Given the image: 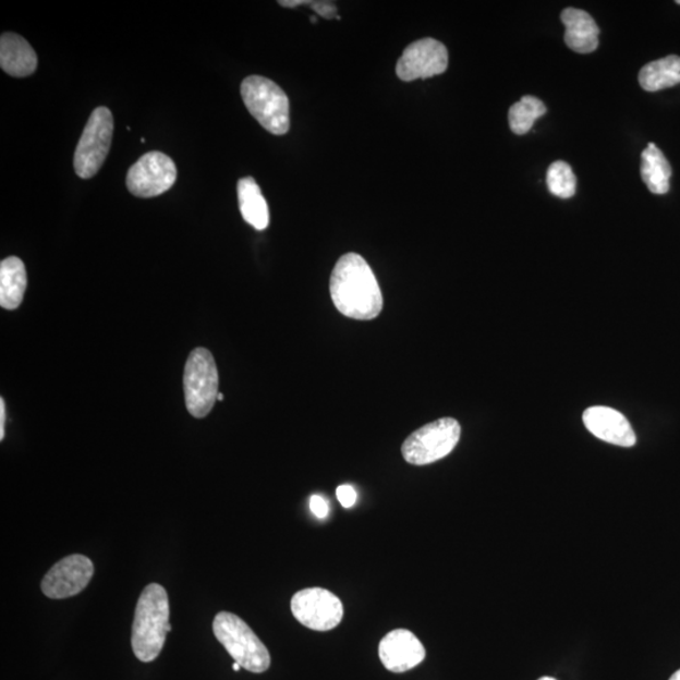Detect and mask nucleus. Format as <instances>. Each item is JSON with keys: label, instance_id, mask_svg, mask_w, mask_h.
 I'll list each match as a JSON object with an SVG mask.
<instances>
[{"label": "nucleus", "instance_id": "14", "mask_svg": "<svg viewBox=\"0 0 680 680\" xmlns=\"http://www.w3.org/2000/svg\"><path fill=\"white\" fill-rule=\"evenodd\" d=\"M564 42L572 51L587 54L597 50L600 28L591 15L576 8H567L561 14Z\"/></svg>", "mask_w": 680, "mask_h": 680}, {"label": "nucleus", "instance_id": "6", "mask_svg": "<svg viewBox=\"0 0 680 680\" xmlns=\"http://www.w3.org/2000/svg\"><path fill=\"white\" fill-rule=\"evenodd\" d=\"M185 406L196 418L206 417L212 411L218 397V369L212 353L196 348L184 368Z\"/></svg>", "mask_w": 680, "mask_h": 680}, {"label": "nucleus", "instance_id": "8", "mask_svg": "<svg viewBox=\"0 0 680 680\" xmlns=\"http://www.w3.org/2000/svg\"><path fill=\"white\" fill-rule=\"evenodd\" d=\"M291 612L305 628L315 631L336 629L343 619V604L330 591L320 587L298 591L291 598Z\"/></svg>", "mask_w": 680, "mask_h": 680}, {"label": "nucleus", "instance_id": "9", "mask_svg": "<svg viewBox=\"0 0 680 680\" xmlns=\"http://www.w3.org/2000/svg\"><path fill=\"white\" fill-rule=\"evenodd\" d=\"M177 175V166L172 159L165 153L150 151L129 169L126 187L136 197H158L173 187Z\"/></svg>", "mask_w": 680, "mask_h": 680}, {"label": "nucleus", "instance_id": "20", "mask_svg": "<svg viewBox=\"0 0 680 680\" xmlns=\"http://www.w3.org/2000/svg\"><path fill=\"white\" fill-rule=\"evenodd\" d=\"M547 112L544 101L534 96H523L521 101L512 105L509 109L508 120L510 131L517 135L527 134L536 120Z\"/></svg>", "mask_w": 680, "mask_h": 680}, {"label": "nucleus", "instance_id": "7", "mask_svg": "<svg viewBox=\"0 0 680 680\" xmlns=\"http://www.w3.org/2000/svg\"><path fill=\"white\" fill-rule=\"evenodd\" d=\"M113 118L108 108L93 111L81 135L74 158L75 172L83 180H90L107 159L112 141Z\"/></svg>", "mask_w": 680, "mask_h": 680}, {"label": "nucleus", "instance_id": "15", "mask_svg": "<svg viewBox=\"0 0 680 680\" xmlns=\"http://www.w3.org/2000/svg\"><path fill=\"white\" fill-rule=\"evenodd\" d=\"M38 59L32 46L17 34H4L0 38V68L13 77L35 74Z\"/></svg>", "mask_w": 680, "mask_h": 680}, {"label": "nucleus", "instance_id": "11", "mask_svg": "<svg viewBox=\"0 0 680 680\" xmlns=\"http://www.w3.org/2000/svg\"><path fill=\"white\" fill-rule=\"evenodd\" d=\"M94 571V563L86 556L71 555L63 558L46 573L44 594L53 600L76 596L90 584Z\"/></svg>", "mask_w": 680, "mask_h": 680}, {"label": "nucleus", "instance_id": "25", "mask_svg": "<svg viewBox=\"0 0 680 680\" xmlns=\"http://www.w3.org/2000/svg\"><path fill=\"white\" fill-rule=\"evenodd\" d=\"M5 436V402L0 399V440H4Z\"/></svg>", "mask_w": 680, "mask_h": 680}, {"label": "nucleus", "instance_id": "13", "mask_svg": "<svg viewBox=\"0 0 680 680\" xmlns=\"http://www.w3.org/2000/svg\"><path fill=\"white\" fill-rule=\"evenodd\" d=\"M582 418L587 430L597 439L621 448H631L636 444L634 428L617 410L604 406L590 408Z\"/></svg>", "mask_w": 680, "mask_h": 680}, {"label": "nucleus", "instance_id": "22", "mask_svg": "<svg viewBox=\"0 0 680 680\" xmlns=\"http://www.w3.org/2000/svg\"><path fill=\"white\" fill-rule=\"evenodd\" d=\"M281 7L293 8L298 5L311 7L315 13H318L320 17L326 20H339L337 7L333 2H324V0H287V2H279Z\"/></svg>", "mask_w": 680, "mask_h": 680}, {"label": "nucleus", "instance_id": "1", "mask_svg": "<svg viewBox=\"0 0 680 680\" xmlns=\"http://www.w3.org/2000/svg\"><path fill=\"white\" fill-rule=\"evenodd\" d=\"M330 295L338 312L347 318L374 320L384 309L376 275L359 254L339 258L330 277Z\"/></svg>", "mask_w": 680, "mask_h": 680}, {"label": "nucleus", "instance_id": "3", "mask_svg": "<svg viewBox=\"0 0 680 680\" xmlns=\"http://www.w3.org/2000/svg\"><path fill=\"white\" fill-rule=\"evenodd\" d=\"M214 633L231 658L251 673L262 675L270 668L269 651L254 630L238 615L226 611L217 614Z\"/></svg>", "mask_w": 680, "mask_h": 680}, {"label": "nucleus", "instance_id": "4", "mask_svg": "<svg viewBox=\"0 0 680 680\" xmlns=\"http://www.w3.org/2000/svg\"><path fill=\"white\" fill-rule=\"evenodd\" d=\"M247 110L267 132L286 135L290 131V104L282 88L263 76H248L241 84Z\"/></svg>", "mask_w": 680, "mask_h": 680}, {"label": "nucleus", "instance_id": "24", "mask_svg": "<svg viewBox=\"0 0 680 680\" xmlns=\"http://www.w3.org/2000/svg\"><path fill=\"white\" fill-rule=\"evenodd\" d=\"M311 510L315 517H318L319 520H324L329 514V507L326 499L320 496H313L309 501Z\"/></svg>", "mask_w": 680, "mask_h": 680}, {"label": "nucleus", "instance_id": "18", "mask_svg": "<svg viewBox=\"0 0 680 680\" xmlns=\"http://www.w3.org/2000/svg\"><path fill=\"white\" fill-rule=\"evenodd\" d=\"M639 84L647 93H657L680 84V57L670 54L645 64L639 72Z\"/></svg>", "mask_w": 680, "mask_h": 680}, {"label": "nucleus", "instance_id": "30", "mask_svg": "<svg viewBox=\"0 0 680 680\" xmlns=\"http://www.w3.org/2000/svg\"><path fill=\"white\" fill-rule=\"evenodd\" d=\"M676 3H677V4H680V0H677V2H676Z\"/></svg>", "mask_w": 680, "mask_h": 680}, {"label": "nucleus", "instance_id": "21", "mask_svg": "<svg viewBox=\"0 0 680 680\" xmlns=\"http://www.w3.org/2000/svg\"><path fill=\"white\" fill-rule=\"evenodd\" d=\"M547 187L558 198H571L576 193V175L570 165L558 160L547 170Z\"/></svg>", "mask_w": 680, "mask_h": 680}, {"label": "nucleus", "instance_id": "19", "mask_svg": "<svg viewBox=\"0 0 680 680\" xmlns=\"http://www.w3.org/2000/svg\"><path fill=\"white\" fill-rule=\"evenodd\" d=\"M642 178L647 190L654 194H666L670 189L671 167L657 145L649 143L642 154Z\"/></svg>", "mask_w": 680, "mask_h": 680}, {"label": "nucleus", "instance_id": "27", "mask_svg": "<svg viewBox=\"0 0 680 680\" xmlns=\"http://www.w3.org/2000/svg\"><path fill=\"white\" fill-rule=\"evenodd\" d=\"M241 668H242V667L240 666V664H239V663H236V661H234L232 669H233L234 671H240V669H241Z\"/></svg>", "mask_w": 680, "mask_h": 680}, {"label": "nucleus", "instance_id": "26", "mask_svg": "<svg viewBox=\"0 0 680 680\" xmlns=\"http://www.w3.org/2000/svg\"><path fill=\"white\" fill-rule=\"evenodd\" d=\"M669 680H680V669L676 671V673L671 676Z\"/></svg>", "mask_w": 680, "mask_h": 680}, {"label": "nucleus", "instance_id": "28", "mask_svg": "<svg viewBox=\"0 0 680 680\" xmlns=\"http://www.w3.org/2000/svg\"><path fill=\"white\" fill-rule=\"evenodd\" d=\"M217 400L218 401H223V394L222 393H218Z\"/></svg>", "mask_w": 680, "mask_h": 680}, {"label": "nucleus", "instance_id": "2", "mask_svg": "<svg viewBox=\"0 0 680 680\" xmlns=\"http://www.w3.org/2000/svg\"><path fill=\"white\" fill-rule=\"evenodd\" d=\"M170 630L167 591L163 586L150 584L136 604L132 634L135 657L143 663L156 660Z\"/></svg>", "mask_w": 680, "mask_h": 680}, {"label": "nucleus", "instance_id": "17", "mask_svg": "<svg viewBox=\"0 0 680 680\" xmlns=\"http://www.w3.org/2000/svg\"><path fill=\"white\" fill-rule=\"evenodd\" d=\"M239 205L244 220L257 231L270 224L269 206L254 178L245 177L238 184Z\"/></svg>", "mask_w": 680, "mask_h": 680}, {"label": "nucleus", "instance_id": "12", "mask_svg": "<svg viewBox=\"0 0 680 680\" xmlns=\"http://www.w3.org/2000/svg\"><path fill=\"white\" fill-rule=\"evenodd\" d=\"M378 654L385 668L397 675L406 673L426 658L423 643L406 629L388 633L379 643Z\"/></svg>", "mask_w": 680, "mask_h": 680}, {"label": "nucleus", "instance_id": "16", "mask_svg": "<svg viewBox=\"0 0 680 680\" xmlns=\"http://www.w3.org/2000/svg\"><path fill=\"white\" fill-rule=\"evenodd\" d=\"M27 289L26 266L20 257L4 258L0 264V305L3 309L14 311L23 302Z\"/></svg>", "mask_w": 680, "mask_h": 680}, {"label": "nucleus", "instance_id": "23", "mask_svg": "<svg viewBox=\"0 0 680 680\" xmlns=\"http://www.w3.org/2000/svg\"><path fill=\"white\" fill-rule=\"evenodd\" d=\"M337 498L343 508H352L355 501H357V491H355L352 485H340L337 489Z\"/></svg>", "mask_w": 680, "mask_h": 680}, {"label": "nucleus", "instance_id": "29", "mask_svg": "<svg viewBox=\"0 0 680 680\" xmlns=\"http://www.w3.org/2000/svg\"><path fill=\"white\" fill-rule=\"evenodd\" d=\"M538 680H556V679L555 678H550V677H544V678H541Z\"/></svg>", "mask_w": 680, "mask_h": 680}, {"label": "nucleus", "instance_id": "10", "mask_svg": "<svg viewBox=\"0 0 680 680\" xmlns=\"http://www.w3.org/2000/svg\"><path fill=\"white\" fill-rule=\"evenodd\" d=\"M448 64L447 47L434 38H424L408 46L397 62L396 72L402 81L410 83L441 75Z\"/></svg>", "mask_w": 680, "mask_h": 680}, {"label": "nucleus", "instance_id": "5", "mask_svg": "<svg viewBox=\"0 0 680 680\" xmlns=\"http://www.w3.org/2000/svg\"><path fill=\"white\" fill-rule=\"evenodd\" d=\"M461 436L456 418L444 417L420 427L402 445V457L411 465H428L447 458Z\"/></svg>", "mask_w": 680, "mask_h": 680}]
</instances>
